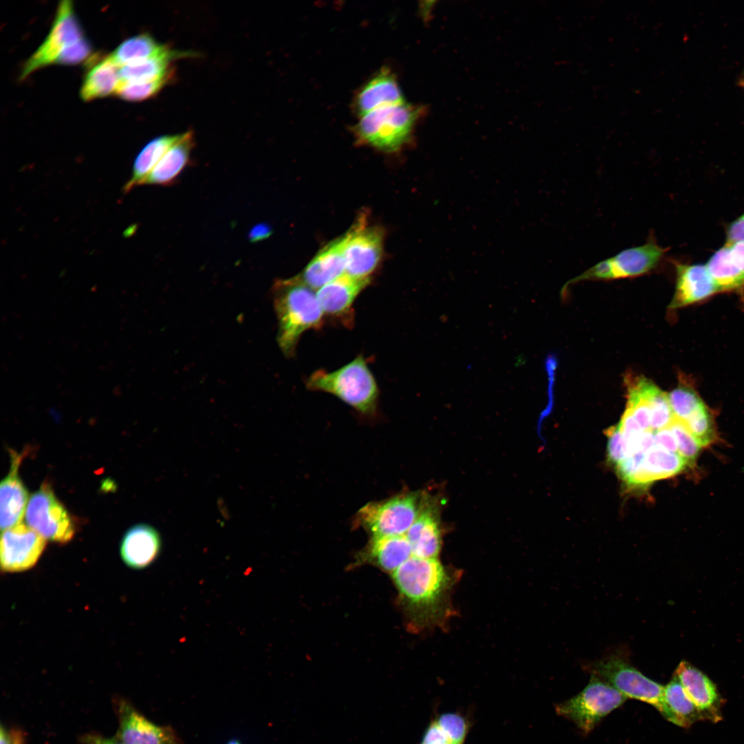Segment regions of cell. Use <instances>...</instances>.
Here are the masks:
<instances>
[{"label":"cell","instance_id":"cell-1","mask_svg":"<svg viewBox=\"0 0 744 744\" xmlns=\"http://www.w3.org/2000/svg\"><path fill=\"white\" fill-rule=\"evenodd\" d=\"M391 574L413 623L424 628L445 619L452 578L438 558L412 555Z\"/></svg>","mask_w":744,"mask_h":744},{"label":"cell","instance_id":"cell-2","mask_svg":"<svg viewBox=\"0 0 744 744\" xmlns=\"http://www.w3.org/2000/svg\"><path fill=\"white\" fill-rule=\"evenodd\" d=\"M278 331L277 342L286 357H291L301 335L319 327L323 311L314 290L294 276L275 282L272 287Z\"/></svg>","mask_w":744,"mask_h":744},{"label":"cell","instance_id":"cell-3","mask_svg":"<svg viewBox=\"0 0 744 744\" xmlns=\"http://www.w3.org/2000/svg\"><path fill=\"white\" fill-rule=\"evenodd\" d=\"M306 385L310 390L334 395L364 414L375 411L379 395L375 379L361 355L335 371H315Z\"/></svg>","mask_w":744,"mask_h":744},{"label":"cell","instance_id":"cell-4","mask_svg":"<svg viewBox=\"0 0 744 744\" xmlns=\"http://www.w3.org/2000/svg\"><path fill=\"white\" fill-rule=\"evenodd\" d=\"M417 116V110L404 102L385 106L360 116L354 132L362 143L394 152L409 139Z\"/></svg>","mask_w":744,"mask_h":744},{"label":"cell","instance_id":"cell-5","mask_svg":"<svg viewBox=\"0 0 744 744\" xmlns=\"http://www.w3.org/2000/svg\"><path fill=\"white\" fill-rule=\"evenodd\" d=\"M667 251L651 233L644 244L622 250L568 280L562 291L570 285L581 281L612 280L649 273L660 265Z\"/></svg>","mask_w":744,"mask_h":744},{"label":"cell","instance_id":"cell-6","mask_svg":"<svg viewBox=\"0 0 744 744\" xmlns=\"http://www.w3.org/2000/svg\"><path fill=\"white\" fill-rule=\"evenodd\" d=\"M628 698L612 685L591 675L588 685L579 694L558 703V715L572 722L584 734H589L600 721L620 707Z\"/></svg>","mask_w":744,"mask_h":744},{"label":"cell","instance_id":"cell-7","mask_svg":"<svg viewBox=\"0 0 744 744\" xmlns=\"http://www.w3.org/2000/svg\"><path fill=\"white\" fill-rule=\"evenodd\" d=\"M423 502L418 494L411 493L371 502L359 510L358 523L372 537L405 535L419 515Z\"/></svg>","mask_w":744,"mask_h":744},{"label":"cell","instance_id":"cell-8","mask_svg":"<svg viewBox=\"0 0 744 744\" xmlns=\"http://www.w3.org/2000/svg\"><path fill=\"white\" fill-rule=\"evenodd\" d=\"M585 670L619 691L627 698L661 709L664 686L645 676L621 657H603L585 665Z\"/></svg>","mask_w":744,"mask_h":744},{"label":"cell","instance_id":"cell-9","mask_svg":"<svg viewBox=\"0 0 744 744\" xmlns=\"http://www.w3.org/2000/svg\"><path fill=\"white\" fill-rule=\"evenodd\" d=\"M25 518L27 525L45 539L65 544L74 535L71 517L47 482L30 498Z\"/></svg>","mask_w":744,"mask_h":744},{"label":"cell","instance_id":"cell-10","mask_svg":"<svg viewBox=\"0 0 744 744\" xmlns=\"http://www.w3.org/2000/svg\"><path fill=\"white\" fill-rule=\"evenodd\" d=\"M83 36L72 2L60 1L52 25L43 42L23 64L20 79H23L36 70L53 64L60 52Z\"/></svg>","mask_w":744,"mask_h":744},{"label":"cell","instance_id":"cell-11","mask_svg":"<svg viewBox=\"0 0 744 744\" xmlns=\"http://www.w3.org/2000/svg\"><path fill=\"white\" fill-rule=\"evenodd\" d=\"M113 707L118 721L115 736L123 744H183L171 726L152 722L127 699L116 696Z\"/></svg>","mask_w":744,"mask_h":744},{"label":"cell","instance_id":"cell-12","mask_svg":"<svg viewBox=\"0 0 744 744\" xmlns=\"http://www.w3.org/2000/svg\"><path fill=\"white\" fill-rule=\"evenodd\" d=\"M344 250L345 273L366 278L375 269L383 248V232L359 220L349 232Z\"/></svg>","mask_w":744,"mask_h":744},{"label":"cell","instance_id":"cell-13","mask_svg":"<svg viewBox=\"0 0 744 744\" xmlns=\"http://www.w3.org/2000/svg\"><path fill=\"white\" fill-rule=\"evenodd\" d=\"M45 539L27 524L19 523L2 530L1 536V569L16 572L33 567L46 545Z\"/></svg>","mask_w":744,"mask_h":744},{"label":"cell","instance_id":"cell-14","mask_svg":"<svg viewBox=\"0 0 744 744\" xmlns=\"http://www.w3.org/2000/svg\"><path fill=\"white\" fill-rule=\"evenodd\" d=\"M674 676L680 681L703 720L713 723L722 720L723 700L715 684L707 675L690 663L682 661Z\"/></svg>","mask_w":744,"mask_h":744},{"label":"cell","instance_id":"cell-15","mask_svg":"<svg viewBox=\"0 0 744 744\" xmlns=\"http://www.w3.org/2000/svg\"><path fill=\"white\" fill-rule=\"evenodd\" d=\"M347 233L322 248L298 276L308 287L319 289L345 273Z\"/></svg>","mask_w":744,"mask_h":744},{"label":"cell","instance_id":"cell-16","mask_svg":"<svg viewBox=\"0 0 744 744\" xmlns=\"http://www.w3.org/2000/svg\"><path fill=\"white\" fill-rule=\"evenodd\" d=\"M676 282L670 307L703 300L719 291L706 266L676 263Z\"/></svg>","mask_w":744,"mask_h":744},{"label":"cell","instance_id":"cell-17","mask_svg":"<svg viewBox=\"0 0 744 744\" xmlns=\"http://www.w3.org/2000/svg\"><path fill=\"white\" fill-rule=\"evenodd\" d=\"M161 548V540L156 530L147 524H138L123 536L120 552L128 567L143 569L154 561Z\"/></svg>","mask_w":744,"mask_h":744},{"label":"cell","instance_id":"cell-18","mask_svg":"<svg viewBox=\"0 0 744 744\" xmlns=\"http://www.w3.org/2000/svg\"><path fill=\"white\" fill-rule=\"evenodd\" d=\"M404 102L396 78L390 70L383 68L359 90L354 106L360 117L376 109Z\"/></svg>","mask_w":744,"mask_h":744},{"label":"cell","instance_id":"cell-19","mask_svg":"<svg viewBox=\"0 0 744 744\" xmlns=\"http://www.w3.org/2000/svg\"><path fill=\"white\" fill-rule=\"evenodd\" d=\"M21 458L18 454H12L10 472L0 484L1 530L21 523L25 513L28 494L18 475Z\"/></svg>","mask_w":744,"mask_h":744},{"label":"cell","instance_id":"cell-20","mask_svg":"<svg viewBox=\"0 0 744 744\" xmlns=\"http://www.w3.org/2000/svg\"><path fill=\"white\" fill-rule=\"evenodd\" d=\"M369 282V278H359L344 273L324 285L316 292L323 313L333 316L348 313L357 296Z\"/></svg>","mask_w":744,"mask_h":744},{"label":"cell","instance_id":"cell-21","mask_svg":"<svg viewBox=\"0 0 744 744\" xmlns=\"http://www.w3.org/2000/svg\"><path fill=\"white\" fill-rule=\"evenodd\" d=\"M686 465L679 453L667 451L654 445L645 453L637 472L626 484L632 488H644L657 479L679 473Z\"/></svg>","mask_w":744,"mask_h":744},{"label":"cell","instance_id":"cell-22","mask_svg":"<svg viewBox=\"0 0 744 744\" xmlns=\"http://www.w3.org/2000/svg\"><path fill=\"white\" fill-rule=\"evenodd\" d=\"M87 72L80 90L81 98L90 101L116 93L120 84V68L110 55L92 56L87 61Z\"/></svg>","mask_w":744,"mask_h":744},{"label":"cell","instance_id":"cell-23","mask_svg":"<svg viewBox=\"0 0 744 744\" xmlns=\"http://www.w3.org/2000/svg\"><path fill=\"white\" fill-rule=\"evenodd\" d=\"M412 548V555L438 558L442 546L441 531L435 511L423 502L420 513L405 535Z\"/></svg>","mask_w":744,"mask_h":744},{"label":"cell","instance_id":"cell-24","mask_svg":"<svg viewBox=\"0 0 744 744\" xmlns=\"http://www.w3.org/2000/svg\"><path fill=\"white\" fill-rule=\"evenodd\" d=\"M194 145V134L187 131L160 160L143 185H169L187 165Z\"/></svg>","mask_w":744,"mask_h":744},{"label":"cell","instance_id":"cell-25","mask_svg":"<svg viewBox=\"0 0 744 744\" xmlns=\"http://www.w3.org/2000/svg\"><path fill=\"white\" fill-rule=\"evenodd\" d=\"M659 712L666 720L681 727L688 728L694 723L703 721L700 712L675 676L664 686L663 702Z\"/></svg>","mask_w":744,"mask_h":744},{"label":"cell","instance_id":"cell-26","mask_svg":"<svg viewBox=\"0 0 744 744\" xmlns=\"http://www.w3.org/2000/svg\"><path fill=\"white\" fill-rule=\"evenodd\" d=\"M182 134L163 135L147 143L136 156L132 174L123 189L129 192L136 185H143L167 151L181 137Z\"/></svg>","mask_w":744,"mask_h":744},{"label":"cell","instance_id":"cell-27","mask_svg":"<svg viewBox=\"0 0 744 744\" xmlns=\"http://www.w3.org/2000/svg\"><path fill=\"white\" fill-rule=\"evenodd\" d=\"M367 555L379 567L392 573L412 556V548L406 535L372 537Z\"/></svg>","mask_w":744,"mask_h":744},{"label":"cell","instance_id":"cell-28","mask_svg":"<svg viewBox=\"0 0 744 744\" xmlns=\"http://www.w3.org/2000/svg\"><path fill=\"white\" fill-rule=\"evenodd\" d=\"M173 50L157 42L151 35L139 34L123 41L110 55L119 67L161 56Z\"/></svg>","mask_w":744,"mask_h":744},{"label":"cell","instance_id":"cell-29","mask_svg":"<svg viewBox=\"0 0 744 744\" xmlns=\"http://www.w3.org/2000/svg\"><path fill=\"white\" fill-rule=\"evenodd\" d=\"M188 56L176 50L156 57L122 66L119 69L120 83L154 80L171 72V61Z\"/></svg>","mask_w":744,"mask_h":744},{"label":"cell","instance_id":"cell-30","mask_svg":"<svg viewBox=\"0 0 744 744\" xmlns=\"http://www.w3.org/2000/svg\"><path fill=\"white\" fill-rule=\"evenodd\" d=\"M706 267L719 291L735 289L744 285V273L734 260L728 245L711 257Z\"/></svg>","mask_w":744,"mask_h":744},{"label":"cell","instance_id":"cell-31","mask_svg":"<svg viewBox=\"0 0 744 744\" xmlns=\"http://www.w3.org/2000/svg\"><path fill=\"white\" fill-rule=\"evenodd\" d=\"M637 382L645 396L650 409V427L653 432L668 427L675 419L668 394L650 380L637 378Z\"/></svg>","mask_w":744,"mask_h":744},{"label":"cell","instance_id":"cell-32","mask_svg":"<svg viewBox=\"0 0 744 744\" xmlns=\"http://www.w3.org/2000/svg\"><path fill=\"white\" fill-rule=\"evenodd\" d=\"M173 77V70L157 79L147 81L120 83L116 94L128 101H140L158 94Z\"/></svg>","mask_w":744,"mask_h":744},{"label":"cell","instance_id":"cell-33","mask_svg":"<svg viewBox=\"0 0 744 744\" xmlns=\"http://www.w3.org/2000/svg\"><path fill=\"white\" fill-rule=\"evenodd\" d=\"M676 420L685 422L705 404L693 388L680 384L668 394Z\"/></svg>","mask_w":744,"mask_h":744},{"label":"cell","instance_id":"cell-34","mask_svg":"<svg viewBox=\"0 0 744 744\" xmlns=\"http://www.w3.org/2000/svg\"><path fill=\"white\" fill-rule=\"evenodd\" d=\"M683 422L701 446L710 444L714 440L712 416L705 404Z\"/></svg>","mask_w":744,"mask_h":744},{"label":"cell","instance_id":"cell-35","mask_svg":"<svg viewBox=\"0 0 744 744\" xmlns=\"http://www.w3.org/2000/svg\"><path fill=\"white\" fill-rule=\"evenodd\" d=\"M669 427L675 437L679 455L687 465L694 463L699 455L701 445L683 422L674 419Z\"/></svg>","mask_w":744,"mask_h":744},{"label":"cell","instance_id":"cell-36","mask_svg":"<svg viewBox=\"0 0 744 744\" xmlns=\"http://www.w3.org/2000/svg\"><path fill=\"white\" fill-rule=\"evenodd\" d=\"M441 730L453 743L464 744L468 733V721L457 712H444L435 718Z\"/></svg>","mask_w":744,"mask_h":744},{"label":"cell","instance_id":"cell-37","mask_svg":"<svg viewBox=\"0 0 744 744\" xmlns=\"http://www.w3.org/2000/svg\"><path fill=\"white\" fill-rule=\"evenodd\" d=\"M92 46L90 41L83 37L77 42L63 49L57 56L53 64L76 65L87 61L92 56Z\"/></svg>","mask_w":744,"mask_h":744},{"label":"cell","instance_id":"cell-38","mask_svg":"<svg viewBox=\"0 0 744 744\" xmlns=\"http://www.w3.org/2000/svg\"><path fill=\"white\" fill-rule=\"evenodd\" d=\"M606 435L608 461L617 466L626 457L625 442L619 424L608 428Z\"/></svg>","mask_w":744,"mask_h":744},{"label":"cell","instance_id":"cell-39","mask_svg":"<svg viewBox=\"0 0 744 744\" xmlns=\"http://www.w3.org/2000/svg\"><path fill=\"white\" fill-rule=\"evenodd\" d=\"M645 454V453L643 451H639L633 455L626 458L616 466L617 474L626 484L637 472L644 458Z\"/></svg>","mask_w":744,"mask_h":744},{"label":"cell","instance_id":"cell-40","mask_svg":"<svg viewBox=\"0 0 744 744\" xmlns=\"http://www.w3.org/2000/svg\"><path fill=\"white\" fill-rule=\"evenodd\" d=\"M421 742L424 744H449L453 743L448 740L435 719L431 721L425 729Z\"/></svg>","mask_w":744,"mask_h":744},{"label":"cell","instance_id":"cell-41","mask_svg":"<svg viewBox=\"0 0 744 744\" xmlns=\"http://www.w3.org/2000/svg\"><path fill=\"white\" fill-rule=\"evenodd\" d=\"M654 439L656 445L667 451L678 453L676 441L669 426L654 432Z\"/></svg>","mask_w":744,"mask_h":744},{"label":"cell","instance_id":"cell-42","mask_svg":"<svg viewBox=\"0 0 744 744\" xmlns=\"http://www.w3.org/2000/svg\"><path fill=\"white\" fill-rule=\"evenodd\" d=\"M0 740L1 744H25L26 734L20 728L7 727L1 724Z\"/></svg>","mask_w":744,"mask_h":744},{"label":"cell","instance_id":"cell-43","mask_svg":"<svg viewBox=\"0 0 744 744\" xmlns=\"http://www.w3.org/2000/svg\"><path fill=\"white\" fill-rule=\"evenodd\" d=\"M728 245L744 242V214L734 221L727 230Z\"/></svg>","mask_w":744,"mask_h":744},{"label":"cell","instance_id":"cell-44","mask_svg":"<svg viewBox=\"0 0 744 744\" xmlns=\"http://www.w3.org/2000/svg\"><path fill=\"white\" fill-rule=\"evenodd\" d=\"M79 740L82 744H123L116 736L109 738L94 732L83 734Z\"/></svg>","mask_w":744,"mask_h":744},{"label":"cell","instance_id":"cell-45","mask_svg":"<svg viewBox=\"0 0 744 744\" xmlns=\"http://www.w3.org/2000/svg\"><path fill=\"white\" fill-rule=\"evenodd\" d=\"M271 232V227L269 225L258 223L251 229L248 234V238L251 242H257L269 237Z\"/></svg>","mask_w":744,"mask_h":744},{"label":"cell","instance_id":"cell-46","mask_svg":"<svg viewBox=\"0 0 744 744\" xmlns=\"http://www.w3.org/2000/svg\"><path fill=\"white\" fill-rule=\"evenodd\" d=\"M736 263L744 273V242L728 245Z\"/></svg>","mask_w":744,"mask_h":744},{"label":"cell","instance_id":"cell-47","mask_svg":"<svg viewBox=\"0 0 744 744\" xmlns=\"http://www.w3.org/2000/svg\"><path fill=\"white\" fill-rule=\"evenodd\" d=\"M227 744H241L238 740L233 739L229 741Z\"/></svg>","mask_w":744,"mask_h":744},{"label":"cell","instance_id":"cell-48","mask_svg":"<svg viewBox=\"0 0 744 744\" xmlns=\"http://www.w3.org/2000/svg\"><path fill=\"white\" fill-rule=\"evenodd\" d=\"M449 744H460V743H450Z\"/></svg>","mask_w":744,"mask_h":744},{"label":"cell","instance_id":"cell-49","mask_svg":"<svg viewBox=\"0 0 744 744\" xmlns=\"http://www.w3.org/2000/svg\"><path fill=\"white\" fill-rule=\"evenodd\" d=\"M420 744H424V743H422L421 742V743H420Z\"/></svg>","mask_w":744,"mask_h":744}]
</instances>
